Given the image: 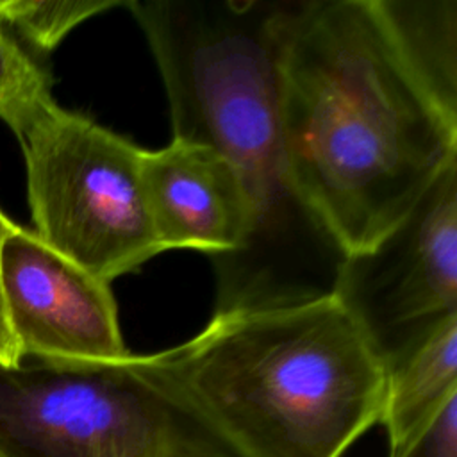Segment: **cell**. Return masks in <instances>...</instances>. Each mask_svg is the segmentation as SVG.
Wrapping results in <instances>:
<instances>
[{"mask_svg":"<svg viewBox=\"0 0 457 457\" xmlns=\"http://www.w3.org/2000/svg\"><path fill=\"white\" fill-rule=\"evenodd\" d=\"M16 225L0 211V366H18L21 362V355L14 336L9 327L5 302H4V289H2V246L5 237Z\"/></svg>","mask_w":457,"mask_h":457,"instance_id":"obj_13","label":"cell"},{"mask_svg":"<svg viewBox=\"0 0 457 457\" xmlns=\"http://www.w3.org/2000/svg\"><path fill=\"white\" fill-rule=\"evenodd\" d=\"M146 209L162 250L241 252L253 234L257 209L245 175L220 152L171 139L143 150Z\"/></svg>","mask_w":457,"mask_h":457,"instance_id":"obj_8","label":"cell"},{"mask_svg":"<svg viewBox=\"0 0 457 457\" xmlns=\"http://www.w3.org/2000/svg\"><path fill=\"white\" fill-rule=\"evenodd\" d=\"M136 357L248 457H341L382 414L384 357L332 291L218 307Z\"/></svg>","mask_w":457,"mask_h":457,"instance_id":"obj_2","label":"cell"},{"mask_svg":"<svg viewBox=\"0 0 457 457\" xmlns=\"http://www.w3.org/2000/svg\"><path fill=\"white\" fill-rule=\"evenodd\" d=\"M43 59L0 23V120L18 141L55 105L52 73Z\"/></svg>","mask_w":457,"mask_h":457,"instance_id":"obj_10","label":"cell"},{"mask_svg":"<svg viewBox=\"0 0 457 457\" xmlns=\"http://www.w3.org/2000/svg\"><path fill=\"white\" fill-rule=\"evenodd\" d=\"M118 0H0V23L9 27L37 55L50 54L77 25Z\"/></svg>","mask_w":457,"mask_h":457,"instance_id":"obj_11","label":"cell"},{"mask_svg":"<svg viewBox=\"0 0 457 457\" xmlns=\"http://www.w3.org/2000/svg\"><path fill=\"white\" fill-rule=\"evenodd\" d=\"M384 364L386 395L378 423L387 430L391 455L457 395V312L398 345Z\"/></svg>","mask_w":457,"mask_h":457,"instance_id":"obj_9","label":"cell"},{"mask_svg":"<svg viewBox=\"0 0 457 457\" xmlns=\"http://www.w3.org/2000/svg\"><path fill=\"white\" fill-rule=\"evenodd\" d=\"M330 291L382 357L457 312V162L371 250L339 259Z\"/></svg>","mask_w":457,"mask_h":457,"instance_id":"obj_6","label":"cell"},{"mask_svg":"<svg viewBox=\"0 0 457 457\" xmlns=\"http://www.w3.org/2000/svg\"><path fill=\"white\" fill-rule=\"evenodd\" d=\"M20 143L43 243L107 284L162 252L145 200L143 148L57 104Z\"/></svg>","mask_w":457,"mask_h":457,"instance_id":"obj_5","label":"cell"},{"mask_svg":"<svg viewBox=\"0 0 457 457\" xmlns=\"http://www.w3.org/2000/svg\"><path fill=\"white\" fill-rule=\"evenodd\" d=\"M0 457H248L134 353L0 366Z\"/></svg>","mask_w":457,"mask_h":457,"instance_id":"obj_4","label":"cell"},{"mask_svg":"<svg viewBox=\"0 0 457 457\" xmlns=\"http://www.w3.org/2000/svg\"><path fill=\"white\" fill-rule=\"evenodd\" d=\"M291 193L341 257L371 250L457 162V0H307L280 91Z\"/></svg>","mask_w":457,"mask_h":457,"instance_id":"obj_1","label":"cell"},{"mask_svg":"<svg viewBox=\"0 0 457 457\" xmlns=\"http://www.w3.org/2000/svg\"><path fill=\"white\" fill-rule=\"evenodd\" d=\"M389 457H457V395Z\"/></svg>","mask_w":457,"mask_h":457,"instance_id":"obj_12","label":"cell"},{"mask_svg":"<svg viewBox=\"0 0 457 457\" xmlns=\"http://www.w3.org/2000/svg\"><path fill=\"white\" fill-rule=\"evenodd\" d=\"M302 2H125L159 66L177 141L209 146L245 175L257 221L243 270L268 277L271 257L312 261L321 228L289 189L280 143L282 59Z\"/></svg>","mask_w":457,"mask_h":457,"instance_id":"obj_3","label":"cell"},{"mask_svg":"<svg viewBox=\"0 0 457 457\" xmlns=\"http://www.w3.org/2000/svg\"><path fill=\"white\" fill-rule=\"evenodd\" d=\"M2 289L21 361L118 364L130 355L109 284L50 248L34 230L16 225L5 237Z\"/></svg>","mask_w":457,"mask_h":457,"instance_id":"obj_7","label":"cell"}]
</instances>
